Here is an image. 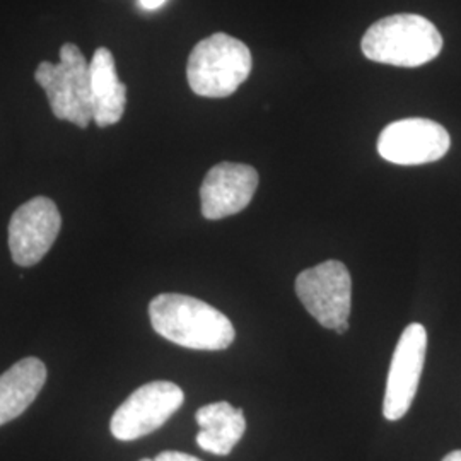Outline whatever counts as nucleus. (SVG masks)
Here are the masks:
<instances>
[{"instance_id": "6", "label": "nucleus", "mask_w": 461, "mask_h": 461, "mask_svg": "<svg viewBox=\"0 0 461 461\" xmlns=\"http://www.w3.org/2000/svg\"><path fill=\"white\" fill-rule=\"evenodd\" d=\"M185 393L171 381L137 388L113 413L110 429L118 441H135L158 430L183 405Z\"/></svg>"}, {"instance_id": "8", "label": "nucleus", "mask_w": 461, "mask_h": 461, "mask_svg": "<svg viewBox=\"0 0 461 461\" xmlns=\"http://www.w3.org/2000/svg\"><path fill=\"white\" fill-rule=\"evenodd\" d=\"M426 352L428 330L420 323L409 325L396 344L386 379L383 415L388 420H400L409 412L422 376Z\"/></svg>"}, {"instance_id": "3", "label": "nucleus", "mask_w": 461, "mask_h": 461, "mask_svg": "<svg viewBox=\"0 0 461 461\" xmlns=\"http://www.w3.org/2000/svg\"><path fill=\"white\" fill-rule=\"evenodd\" d=\"M251 53L243 41L215 33L192 50L186 79L192 91L203 98H228L251 72Z\"/></svg>"}, {"instance_id": "5", "label": "nucleus", "mask_w": 461, "mask_h": 461, "mask_svg": "<svg viewBox=\"0 0 461 461\" xmlns=\"http://www.w3.org/2000/svg\"><path fill=\"white\" fill-rule=\"evenodd\" d=\"M296 294L321 327L335 330L348 321L352 279L342 262L327 260L303 270L297 276Z\"/></svg>"}, {"instance_id": "9", "label": "nucleus", "mask_w": 461, "mask_h": 461, "mask_svg": "<svg viewBox=\"0 0 461 461\" xmlns=\"http://www.w3.org/2000/svg\"><path fill=\"white\" fill-rule=\"evenodd\" d=\"M62 226V217L53 200L34 197L23 203L9 222V249L13 260L21 267L41 262L55 243Z\"/></svg>"}, {"instance_id": "17", "label": "nucleus", "mask_w": 461, "mask_h": 461, "mask_svg": "<svg viewBox=\"0 0 461 461\" xmlns=\"http://www.w3.org/2000/svg\"><path fill=\"white\" fill-rule=\"evenodd\" d=\"M347 330H348V321H347V323H342V325H339V327L335 329V331H337L339 335H342V333H346Z\"/></svg>"}, {"instance_id": "11", "label": "nucleus", "mask_w": 461, "mask_h": 461, "mask_svg": "<svg viewBox=\"0 0 461 461\" xmlns=\"http://www.w3.org/2000/svg\"><path fill=\"white\" fill-rule=\"evenodd\" d=\"M93 89V120L104 129L115 125L125 113L127 86L118 79L115 59L108 49H98L89 64Z\"/></svg>"}, {"instance_id": "2", "label": "nucleus", "mask_w": 461, "mask_h": 461, "mask_svg": "<svg viewBox=\"0 0 461 461\" xmlns=\"http://www.w3.org/2000/svg\"><path fill=\"white\" fill-rule=\"evenodd\" d=\"M361 49L373 62L419 67L441 53L443 36L426 17L396 14L375 23L364 34Z\"/></svg>"}, {"instance_id": "10", "label": "nucleus", "mask_w": 461, "mask_h": 461, "mask_svg": "<svg viewBox=\"0 0 461 461\" xmlns=\"http://www.w3.org/2000/svg\"><path fill=\"white\" fill-rule=\"evenodd\" d=\"M258 186L255 167L238 163H219L200 186L202 215L209 221L224 219L247 209Z\"/></svg>"}, {"instance_id": "1", "label": "nucleus", "mask_w": 461, "mask_h": 461, "mask_svg": "<svg viewBox=\"0 0 461 461\" xmlns=\"http://www.w3.org/2000/svg\"><path fill=\"white\" fill-rule=\"evenodd\" d=\"M150 325L166 340L195 350H224L236 330L214 306L183 294H159L149 304Z\"/></svg>"}, {"instance_id": "12", "label": "nucleus", "mask_w": 461, "mask_h": 461, "mask_svg": "<svg viewBox=\"0 0 461 461\" xmlns=\"http://www.w3.org/2000/svg\"><path fill=\"white\" fill-rule=\"evenodd\" d=\"M47 381V367L36 357H24L0 376V426L24 412Z\"/></svg>"}, {"instance_id": "7", "label": "nucleus", "mask_w": 461, "mask_h": 461, "mask_svg": "<svg viewBox=\"0 0 461 461\" xmlns=\"http://www.w3.org/2000/svg\"><path fill=\"white\" fill-rule=\"evenodd\" d=\"M451 139L443 125L428 118H405L379 133L378 152L388 163L417 166L445 158Z\"/></svg>"}, {"instance_id": "16", "label": "nucleus", "mask_w": 461, "mask_h": 461, "mask_svg": "<svg viewBox=\"0 0 461 461\" xmlns=\"http://www.w3.org/2000/svg\"><path fill=\"white\" fill-rule=\"evenodd\" d=\"M443 461H461V449H456V451H451V453H447Z\"/></svg>"}, {"instance_id": "14", "label": "nucleus", "mask_w": 461, "mask_h": 461, "mask_svg": "<svg viewBox=\"0 0 461 461\" xmlns=\"http://www.w3.org/2000/svg\"><path fill=\"white\" fill-rule=\"evenodd\" d=\"M140 461H202L198 460L197 456L186 455V453H180V451H163L159 453L154 460L150 458H142Z\"/></svg>"}, {"instance_id": "4", "label": "nucleus", "mask_w": 461, "mask_h": 461, "mask_svg": "<svg viewBox=\"0 0 461 461\" xmlns=\"http://www.w3.org/2000/svg\"><path fill=\"white\" fill-rule=\"evenodd\" d=\"M34 79L45 89L50 108L59 120L70 122L79 129H86L93 122L91 72L77 45L64 43L60 62H41Z\"/></svg>"}, {"instance_id": "15", "label": "nucleus", "mask_w": 461, "mask_h": 461, "mask_svg": "<svg viewBox=\"0 0 461 461\" xmlns=\"http://www.w3.org/2000/svg\"><path fill=\"white\" fill-rule=\"evenodd\" d=\"M165 2L166 0H140V5H142L144 9H148V11H156V9H159Z\"/></svg>"}, {"instance_id": "13", "label": "nucleus", "mask_w": 461, "mask_h": 461, "mask_svg": "<svg viewBox=\"0 0 461 461\" xmlns=\"http://www.w3.org/2000/svg\"><path fill=\"white\" fill-rule=\"evenodd\" d=\"M197 445L212 455L226 456L240 443L247 430V419L241 409L230 402H215L198 409Z\"/></svg>"}]
</instances>
